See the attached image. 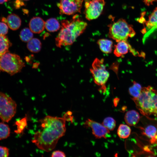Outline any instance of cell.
Here are the masks:
<instances>
[{
	"label": "cell",
	"instance_id": "cell-12",
	"mask_svg": "<svg viewBox=\"0 0 157 157\" xmlns=\"http://www.w3.org/2000/svg\"><path fill=\"white\" fill-rule=\"evenodd\" d=\"M29 26V28L33 33L39 34L44 30L45 27V22L40 17H34L30 20Z\"/></svg>",
	"mask_w": 157,
	"mask_h": 157
},
{
	"label": "cell",
	"instance_id": "cell-27",
	"mask_svg": "<svg viewBox=\"0 0 157 157\" xmlns=\"http://www.w3.org/2000/svg\"><path fill=\"white\" fill-rule=\"evenodd\" d=\"M7 24L3 22H0V35H5L8 32V28Z\"/></svg>",
	"mask_w": 157,
	"mask_h": 157
},
{
	"label": "cell",
	"instance_id": "cell-33",
	"mask_svg": "<svg viewBox=\"0 0 157 157\" xmlns=\"http://www.w3.org/2000/svg\"><path fill=\"white\" fill-rule=\"evenodd\" d=\"M8 0H0V4H3Z\"/></svg>",
	"mask_w": 157,
	"mask_h": 157
},
{
	"label": "cell",
	"instance_id": "cell-28",
	"mask_svg": "<svg viewBox=\"0 0 157 157\" xmlns=\"http://www.w3.org/2000/svg\"><path fill=\"white\" fill-rule=\"evenodd\" d=\"M9 155V150L8 148L0 146V157H7Z\"/></svg>",
	"mask_w": 157,
	"mask_h": 157
},
{
	"label": "cell",
	"instance_id": "cell-22",
	"mask_svg": "<svg viewBox=\"0 0 157 157\" xmlns=\"http://www.w3.org/2000/svg\"><path fill=\"white\" fill-rule=\"evenodd\" d=\"M133 83L132 85L129 88V92L132 97V98H137L140 95L142 88L140 84L135 81Z\"/></svg>",
	"mask_w": 157,
	"mask_h": 157
},
{
	"label": "cell",
	"instance_id": "cell-13",
	"mask_svg": "<svg viewBox=\"0 0 157 157\" xmlns=\"http://www.w3.org/2000/svg\"><path fill=\"white\" fill-rule=\"evenodd\" d=\"M146 34L145 36L152 33L157 29V8H156L149 17L148 20L145 22Z\"/></svg>",
	"mask_w": 157,
	"mask_h": 157
},
{
	"label": "cell",
	"instance_id": "cell-34",
	"mask_svg": "<svg viewBox=\"0 0 157 157\" xmlns=\"http://www.w3.org/2000/svg\"><path fill=\"white\" fill-rule=\"evenodd\" d=\"M22 0L24 1H29V0Z\"/></svg>",
	"mask_w": 157,
	"mask_h": 157
},
{
	"label": "cell",
	"instance_id": "cell-14",
	"mask_svg": "<svg viewBox=\"0 0 157 157\" xmlns=\"http://www.w3.org/2000/svg\"><path fill=\"white\" fill-rule=\"evenodd\" d=\"M21 22L20 17L14 13L9 15L6 18V24L8 27L13 30L18 29L21 25Z\"/></svg>",
	"mask_w": 157,
	"mask_h": 157
},
{
	"label": "cell",
	"instance_id": "cell-10",
	"mask_svg": "<svg viewBox=\"0 0 157 157\" xmlns=\"http://www.w3.org/2000/svg\"><path fill=\"white\" fill-rule=\"evenodd\" d=\"M84 125L85 127L91 129L92 134L97 138H106L110 133L109 130L103 124L89 119L85 121Z\"/></svg>",
	"mask_w": 157,
	"mask_h": 157
},
{
	"label": "cell",
	"instance_id": "cell-25",
	"mask_svg": "<svg viewBox=\"0 0 157 157\" xmlns=\"http://www.w3.org/2000/svg\"><path fill=\"white\" fill-rule=\"evenodd\" d=\"M102 124L108 130L112 131L115 127L116 122L113 118L108 117L104 119L102 122Z\"/></svg>",
	"mask_w": 157,
	"mask_h": 157
},
{
	"label": "cell",
	"instance_id": "cell-5",
	"mask_svg": "<svg viewBox=\"0 0 157 157\" xmlns=\"http://www.w3.org/2000/svg\"><path fill=\"white\" fill-rule=\"evenodd\" d=\"M25 63L19 56L7 52L0 56V70L11 75L20 72Z\"/></svg>",
	"mask_w": 157,
	"mask_h": 157
},
{
	"label": "cell",
	"instance_id": "cell-3",
	"mask_svg": "<svg viewBox=\"0 0 157 157\" xmlns=\"http://www.w3.org/2000/svg\"><path fill=\"white\" fill-rule=\"evenodd\" d=\"M132 99L142 114L147 116H157V91L152 87L142 88L139 97Z\"/></svg>",
	"mask_w": 157,
	"mask_h": 157
},
{
	"label": "cell",
	"instance_id": "cell-2",
	"mask_svg": "<svg viewBox=\"0 0 157 157\" xmlns=\"http://www.w3.org/2000/svg\"><path fill=\"white\" fill-rule=\"evenodd\" d=\"M87 26V23L77 14L69 20H62L61 29L55 38L56 46L61 48L72 44L84 32Z\"/></svg>",
	"mask_w": 157,
	"mask_h": 157
},
{
	"label": "cell",
	"instance_id": "cell-4",
	"mask_svg": "<svg viewBox=\"0 0 157 157\" xmlns=\"http://www.w3.org/2000/svg\"><path fill=\"white\" fill-rule=\"evenodd\" d=\"M108 26L109 37L117 42L127 40L129 38L134 37L136 33L132 25L122 18L113 22Z\"/></svg>",
	"mask_w": 157,
	"mask_h": 157
},
{
	"label": "cell",
	"instance_id": "cell-30",
	"mask_svg": "<svg viewBox=\"0 0 157 157\" xmlns=\"http://www.w3.org/2000/svg\"><path fill=\"white\" fill-rule=\"evenodd\" d=\"M24 3L22 0H16L14 3V6L16 8H19L21 7L24 6Z\"/></svg>",
	"mask_w": 157,
	"mask_h": 157
},
{
	"label": "cell",
	"instance_id": "cell-32",
	"mask_svg": "<svg viewBox=\"0 0 157 157\" xmlns=\"http://www.w3.org/2000/svg\"><path fill=\"white\" fill-rule=\"evenodd\" d=\"M119 101V99L118 98H116L114 100V104L115 106H116L118 104Z\"/></svg>",
	"mask_w": 157,
	"mask_h": 157
},
{
	"label": "cell",
	"instance_id": "cell-35",
	"mask_svg": "<svg viewBox=\"0 0 157 157\" xmlns=\"http://www.w3.org/2000/svg\"></svg>",
	"mask_w": 157,
	"mask_h": 157
},
{
	"label": "cell",
	"instance_id": "cell-7",
	"mask_svg": "<svg viewBox=\"0 0 157 157\" xmlns=\"http://www.w3.org/2000/svg\"><path fill=\"white\" fill-rule=\"evenodd\" d=\"M17 104L7 94L0 92V118L3 122H8L14 116Z\"/></svg>",
	"mask_w": 157,
	"mask_h": 157
},
{
	"label": "cell",
	"instance_id": "cell-20",
	"mask_svg": "<svg viewBox=\"0 0 157 157\" xmlns=\"http://www.w3.org/2000/svg\"><path fill=\"white\" fill-rule=\"evenodd\" d=\"M131 132L130 128L127 125L120 124L117 130V134L120 138L125 139L130 135Z\"/></svg>",
	"mask_w": 157,
	"mask_h": 157
},
{
	"label": "cell",
	"instance_id": "cell-1",
	"mask_svg": "<svg viewBox=\"0 0 157 157\" xmlns=\"http://www.w3.org/2000/svg\"><path fill=\"white\" fill-rule=\"evenodd\" d=\"M68 113L62 117L48 115L40 120L41 128L35 133L32 142L47 152L54 149L59 139L65 133L66 121L71 120Z\"/></svg>",
	"mask_w": 157,
	"mask_h": 157
},
{
	"label": "cell",
	"instance_id": "cell-19",
	"mask_svg": "<svg viewBox=\"0 0 157 157\" xmlns=\"http://www.w3.org/2000/svg\"><path fill=\"white\" fill-rule=\"evenodd\" d=\"M11 45V43L7 36L0 35V56L8 52Z\"/></svg>",
	"mask_w": 157,
	"mask_h": 157
},
{
	"label": "cell",
	"instance_id": "cell-24",
	"mask_svg": "<svg viewBox=\"0 0 157 157\" xmlns=\"http://www.w3.org/2000/svg\"><path fill=\"white\" fill-rule=\"evenodd\" d=\"M144 133L148 138L155 139L157 136V129L154 126L149 125L145 128Z\"/></svg>",
	"mask_w": 157,
	"mask_h": 157
},
{
	"label": "cell",
	"instance_id": "cell-16",
	"mask_svg": "<svg viewBox=\"0 0 157 157\" xmlns=\"http://www.w3.org/2000/svg\"><path fill=\"white\" fill-rule=\"evenodd\" d=\"M97 44L103 52L108 54L112 52L113 44L112 41L106 39H101L98 40Z\"/></svg>",
	"mask_w": 157,
	"mask_h": 157
},
{
	"label": "cell",
	"instance_id": "cell-23",
	"mask_svg": "<svg viewBox=\"0 0 157 157\" xmlns=\"http://www.w3.org/2000/svg\"><path fill=\"white\" fill-rule=\"evenodd\" d=\"M10 129L8 125L4 122H0V140L7 138L10 134Z\"/></svg>",
	"mask_w": 157,
	"mask_h": 157
},
{
	"label": "cell",
	"instance_id": "cell-9",
	"mask_svg": "<svg viewBox=\"0 0 157 157\" xmlns=\"http://www.w3.org/2000/svg\"><path fill=\"white\" fill-rule=\"evenodd\" d=\"M86 0H60L57 4L60 14L71 15L80 13L83 2Z\"/></svg>",
	"mask_w": 157,
	"mask_h": 157
},
{
	"label": "cell",
	"instance_id": "cell-17",
	"mask_svg": "<svg viewBox=\"0 0 157 157\" xmlns=\"http://www.w3.org/2000/svg\"><path fill=\"white\" fill-rule=\"evenodd\" d=\"M60 27L58 21L54 18H50L45 22V28L49 32L57 31L60 29Z\"/></svg>",
	"mask_w": 157,
	"mask_h": 157
},
{
	"label": "cell",
	"instance_id": "cell-18",
	"mask_svg": "<svg viewBox=\"0 0 157 157\" xmlns=\"http://www.w3.org/2000/svg\"><path fill=\"white\" fill-rule=\"evenodd\" d=\"M27 47L31 52L37 53L39 52L42 48V43L38 38H34L27 42Z\"/></svg>",
	"mask_w": 157,
	"mask_h": 157
},
{
	"label": "cell",
	"instance_id": "cell-26",
	"mask_svg": "<svg viewBox=\"0 0 157 157\" xmlns=\"http://www.w3.org/2000/svg\"><path fill=\"white\" fill-rule=\"evenodd\" d=\"M15 124L17 126V129L15 131V132L17 134L22 133L27 125L26 117H25L17 121Z\"/></svg>",
	"mask_w": 157,
	"mask_h": 157
},
{
	"label": "cell",
	"instance_id": "cell-15",
	"mask_svg": "<svg viewBox=\"0 0 157 157\" xmlns=\"http://www.w3.org/2000/svg\"><path fill=\"white\" fill-rule=\"evenodd\" d=\"M140 116L136 111L132 110L127 111L125 114L124 119L126 123L130 126H134L139 122Z\"/></svg>",
	"mask_w": 157,
	"mask_h": 157
},
{
	"label": "cell",
	"instance_id": "cell-11",
	"mask_svg": "<svg viewBox=\"0 0 157 157\" xmlns=\"http://www.w3.org/2000/svg\"><path fill=\"white\" fill-rule=\"evenodd\" d=\"M117 42L114 50V54L117 57L126 54L129 51L131 52L133 49L127 40H121Z\"/></svg>",
	"mask_w": 157,
	"mask_h": 157
},
{
	"label": "cell",
	"instance_id": "cell-6",
	"mask_svg": "<svg viewBox=\"0 0 157 157\" xmlns=\"http://www.w3.org/2000/svg\"><path fill=\"white\" fill-rule=\"evenodd\" d=\"M95 83L100 87L102 92L106 91V84L109 76V72L106 70L103 59L96 58L94 59L90 69Z\"/></svg>",
	"mask_w": 157,
	"mask_h": 157
},
{
	"label": "cell",
	"instance_id": "cell-8",
	"mask_svg": "<svg viewBox=\"0 0 157 157\" xmlns=\"http://www.w3.org/2000/svg\"><path fill=\"white\" fill-rule=\"evenodd\" d=\"M105 4L104 0H86L84 12L86 18L91 20L97 18L101 14Z\"/></svg>",
	"mask_w": 157,
	"mask_h": 157
},
{
	"label": "cell",
	"instance_id": "cell-21",
	"mask_svg": "<svg viewBox=\"0 0 157 157\" xmlns=\"http://www.w3.org/2000/svg\"><path fill=\"white\" fill-rule=\"evenodd\" d=\"M33 33L30 28L26 27L24 28L20 33V38L22 41L28 42L33 38Z\"/></svg>",
	"mask_w": 157,
	"mask_h": 157
},
{
	"label": "cell",
	"instance_id": "cell-29",
	"mask_svg": "<svg viewBox=\"0 0 157 157\" xmlns=\"http://www.w3.org/2000/svg\"><path fill=\"white\" fill-rule=\"evenodd\" d=\"M66 156V155L65 153L61 151L60 150H56L54 151L52 153L51 157H63Z\"/></svg>",
	"mask_w": 157,
	"mask_h": 157
},
{
	"label": "cell",
	"instance_id": "cell-31",
	"mask_svg": "<svg viewBox=\"0 0 157 157\" xmlns=\"http://www.w3.org/2000/svg\"><path fill=\"white\" fill-rule=\"evenodd\" d=\"M157 0H143V2L147 6H149Z\"/></svg>",
	"mask_w": 157,
	"mask_h": 157
}]
</instances>
